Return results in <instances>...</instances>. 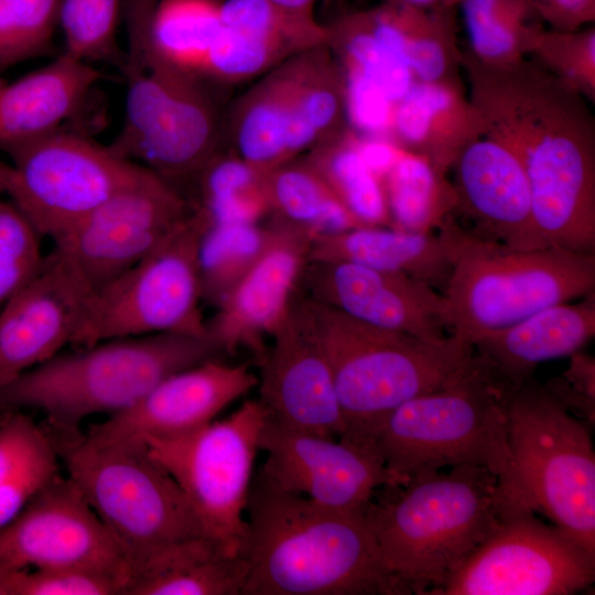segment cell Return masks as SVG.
Listing matches in <instances>:
<instances>
[{
	"label": "cell",
	"instance_id": "obj_1",
	"mask_svg": "<svg viewBox=\"0 0 595 595\" xmlns=\"http://www.w3.org/2000/svg\"><path fill=\"white\" fill-rule=\"evenodd\" d=\"M469 99L486 137L523 166L538 224L567 226L595 209V117L589 101L530 57L489 64L463 50Z\"/></svg>",
	"mask_w": 595,
	"mask_h": 595
},
{
	"label": "cell",
	"instance_id": "obj_2",
	"mask_svg": "<svg viewBox=\"0 0 595 595\" xmlns=\"http://www.w3.org/2000/svg\"><path fill=\"white\" fill-rule=\"evenodd\" d=\"M240 595H409L386 565L364 512L318 505L259 468L246 507Z\"/></svg>",
	"mask_w": 595,
	"mask_h": 595
},
{
	"label": "cell",
	"instance_id": "obj_3",
	"mask_svg": "<svg viewBox=\"0 0 595 595\" xmlns=\"http://www.w3.org/2000/svg\"><path fill=\"white\" fill-rule=\"evenodd\" d=\"M507 500L497 475L459 465L380 487L364 516L391 573L425 595L497 529Z\"/></svg>",
	"mask_w": 595,
	"mask_h": 595
},
{
	"label": "cell",
	"instance_id": "obj_4",
	"mask_svg": "<svg viewBox=\"0 0 595 595\" xmlns=\"http://www.w3.org/2000/svg\"><path fill=\"white\" fill-rule=\"evenodd\" d=\"M294 306L328 361L345 424L339 440L371 452L397 408L442 387L474 351L472 343L453 334L425 340L364 323L307 296L295 298Z\"/></svg>",
	"mask_w": 595,
	"mask_h": 595
},
{
	"label": "cell",
	"instance_id": "obj_5",
	"mask_svg": "<svg viewBox=\"0 0 595 595\" xmlns=\"http://www.w3.org/2000/svg\"><path fill=\"white\" fill-rule=\"evenodd\" d=\"M515 389L474 350L442 387L397 408L374 442L392 485L459 465L504 477L510 463L507 404Z\"/></svg>",
	"mask_w": 595,
	"mask_h": 595
},
{
	"label": "cell",
	"instance_id": "obj_6",
	"mask_svg": "<svg viewBox=\"0 0 595 595\" xmlns=\"http://www.w3.org/2000/svg\"><path fill=\"white\" fill-rule=\"evenodd\" d=\"M57 354L0 388V411L32 408L65 428L120 412L167 376L223 354L206 336L118 337Z\"/></svg>",
	"mask_w": 595,
	"mask_h": 595
},
{
	"label": "cell",
	"instance_id": "obj_7",
	"mask_svg": "<svg viewBox=\"0 0 595 595\" xmlns=\"http://www.w3.org/2000/svg\"><path fill=\"white\" fill-rule=\"evenodd\" d=\"M42 425L67 477L122 550L129 574L160 547L205 536L182 489L145 445L98 443L79 428Z\"/></svg>",
	"mask_w": 595,
	"mask_h": 595
},
{
	"label": "cell",
	"instance_id": "obj_8",
	"mask_svg": "<svg viewBox=\"0 0 595 595\" xmlns=\"http://www.w3.org/2000/svg\"><path fill=\"white\" fill-rule=\"evenodd\" d=\"M510 463L499 484L595 555V452L588 425L533 376L507 404Z\"/></svg>",
	"mask_w": 595,
	"mask_h": 595
},
{
	"label": "cell",
	"instance_id": "obj_9",
	"mask_svg": "<svg viewBox=\"0 0 595 595\" xmlns=\"http://www.w3.org/2000/svg\"><path fill=\"white\" fill-rule=\"evenodd\" d=\"M595 253L515 249L465 227L443 291L448 334L474 343L531 314L594 293Z\"/></svg>",
	"mask_w": 595,
	"mask_h": 595
},
{
	"label": "cell",
	"instance_id": "obj_10",
	"mask_svg": "<svg viewBox=\"0 0 595 595\" xmlns=\"http://www.w3.org/2000/svg\"><path fill=\"white\" fill-rule=\"evenodd\" d=\"M206 225L192 209L143 259L93 291L72 345L162 333L206 336L197 261Z\"/></svg>",
	"mask_w": 595,
	"mask_h": 595
},
{
	"label": "cell",
	"instance_id": "obj_11",
	"mask_svg": "<svg viewBox=\"0 0 595 595\" xmlns=\"http://www.w3.org/2000/svg\"><path fill=\"white\" fill-rule=\"evenodd\" d=\"M125 118L107 145L176 186L183 194L221 152L223 121L208 82L126 65Z\"/></svg>",
	"mask_w": 595,
	"mask_h": 595
},
{
	"label": "cell",
	"instance_id": "obj_12",
	"mask_svg": "<svg viewBox=\"0 0 595 595\" xmlns=\"http://www.w3.org/2000/svg\"><path fill=\"white\" fill-rule=\"evenodd\" d=\"M267 418L261 401L249 399L226 419L145 442L182 489L205 536L231 555H242L246 507Z\"/></svg>",
	"mask_w": 595,
	"mask_h": 595
},
{
	"label": "cell",
	"instance_id": "obj_13",
	"mask_svg": "<svg viewBox=\"0 0 595 595\" xmlns=\"http://www.w3.org/2000/svg\"><path fill=\"white\" fill-rule=\"evenodd\" d=\"M1 182L41 237L55 240L149 169L84 134L61 130L1 148Z\"/></svg>",
	"mask_w": 595,
	"mask_h": 595
},
{
	"label": "cell",
	"instance_id": "obj_14",
	"mask_svg": "<svg viewBox=\"0 0 595 595\" xmlns=\"http://www.w3.org/2000/svg\"><path fill=\"white\" fill-rule=\"evenodd\" d=\"M594 580V554L508 495L497 529L425 595H569Z\"/></svg>",
	"mask_w": 595,
	"mask_h": 595
},
{
	"label": "cell",
	"instance_id": "obj_15",
	"mask_svg": "<svg viewBox=\"0 0 595 595\" xmlns=\"http://www.w3.org/2000/svg\"><path fill=\"white\" fill-rule=\"evenodd\" d=\"M191 212L186 196L149 170L53 240V248L95 291L143 259Z\"/></svg>",
	"mask_w": 595,
	"mask_h": 595
},
{
	"label": "cell",
	"instance_id": "obj_16",
	"mask_svg": "<svg viewBox=\"0 0 595 595\" xmlns=\"http://www.w3.org/2000/svg\"><path fill=\"white\" fill-rule=\"evenodd\" d=\"M66 565L112 570L129 578L119 544L79 488L60 474L0 530V580L15 571Z\"/></svg>",
	"mask_w": 595,
	"mask_h": 595
},
{
	"label": "cell",
	"instance_id": "obj_17",
	"mask_svg": "<svg viewBox=\"0 0 595 595\" xmlns=\"http://www.w3.org/2000/svg\"><path fill=\"white\" fill-rule=\"evenodd\" d=\"M260 450V467L280 488L318 505L364 512L374 494L392 485L375 452L338 439L303 432L267 418Z\"/></svg>",
	"mask_w": 595,
	"mask_h": 595
},
{
	"label": "cell",
	"instance_id": "obj_18",
	"mask_svg": "<svg viewBox=\"0 0 595 595\" xmlns=\"http://www.w3.org/2000/svg\"><path fill=\"white\" fill-rule=\"evenodd\" d=\"M266 248L206 322L207 336L221 353L251 350L261 360L266 340L284 323L310 261L313 237L277 220L269 226Z\"/></svg>",
	"mask_w": 595,
	"mask_h": 595
},
{
	"label": "cell",
	"instance_id": "obj_19",
	"mask_svg": "<svg viewBox=\"0 0 595 595\" xmlns=\"http://www.w3.org/2000/svg\"><path fill=\"white\" fill-rule=\"evenodd\" d=\"M93 290L57 249L0 309V388L72 344Z\"/></svg>",
	"mask_w": 595,
	"mask_h": 595
},
{
	"label": "cell",
	"instance_id": "obj_20",
	"mask_svg": "<svg viewBox=\"0 0 595 595\" xmlns=\"http://www.w3.org/2000/svg\"><path fill=\"white\" fill-rule=\"evenodd\" d=\"M258 381L248 365L210 359L167 376L132 405L85 433L98 443L139 445L149 439L185 434L214 421Z\"/></svg>",
	"mask_w": 595,
	"mask_h": 595
},
{
	"label": "cell",
	"instance_id": "obj_21",
	"mask_svg": "<svg viewBox=\"0 0 595 595\" xmlns=\"http://www.w3.org/2000/svg\"><path fill=\"white\" fill-rule=\"evenodd\" d=\"M306 296L364 323L437 342L448 336L443 294L413 277L351 262L311 260Z\"/></svg>",
	"mask_w": 595,
	"mask_h": 595
},
{
	"label": "cell",
	"instance_id": "obj_22",
	"mask_svg": "<svg viewBox=\"0 0 595 595\" xmlns=\"http://www.w3.org/2000/svg\"><path fill=\"white\" fill-rule=\"evenodd\" d=\"M260 364L258 399L269 418L324 437L339 440L344 435L328 361L294 302Z\"/></svg>",
	"mask_w": 595,
	"mask_h": 595
},
{
	"label": "cell",
	"instance_id": "obj_23",
	"mask_svg": "<svg viewBox=\"0 0 595 595\" xmlns=\"http://www.w3.org/2000/svg\"><path fill=\"white\" fill-rule=\"evenodd\" d=\"M454 215L470 223L472 235L515 249L545 248L536 229L529 181L517 156L484 137L454 162Z\"/></svg>",
	"mask_w": 595,
	"mask_h": 595
},
{
	"label": "cell",
	"instance_id": "obj_24",
	"mask_svg": "<svg viewBox=\"0 0 595 595\" xmlns=\"http://www.w3.org/2000/svg\"><path fill=\"white\" fill-rule=\"evenodd\" d=\"M463 227L450 218L435 232H410L386 226H365L312 240L310 261L351 262L403 273L442 293L447 283Z\"/></svg>",
	"mask_w": 595,
	"mask_h": 595
},
{
	"label": "cell",
	"instance_id": "obj_25",
	"mask_svg": "<svg viewBox=\"0 0 595 595\" xmlns=\"http://www.w3.org/2000/svg\"><path fill=\"white\" fill-rule=\"evenodd\" d=\"M487 131L488 125L466 96L465 86L414 80L393 106L391 138L444 174Z\"/></svg>",
	"mask_w": 595,
	"mask_h": 595
},
{
	"label": "cell",
	"instance_id": "obj_26",
	"mask_svg": "<svg viewBox=\"0 0 595 595\" xmlns=\"http://www.w3.org/2000/svg\"><path fill=\"white\" fill-rule=\"evenodd\" d=\"M102 73L63 52L44 67L0 84V149L61 131Z\"/></svg>",
	"mask_w": 595,
	"mask_h": 595
},
{
	"label": "cell",
	"instance_id": "obj_27",
	"mask_svg": "<svg viewBox=\"0 0 595 595\" xmlns=\"http://www.w3.org/2000/svg\"><path fill=\"white\" fill-rule=\"evenodd\" d=\"M544 307L506 328L473 343L474 350L493 364L516 388L544 361L571 356L595 335V299Z\"/></svg>",
	"mask_w": 595,
	"mask_h": 595
},
{
	"label": "cell",
	"instance_id": "obj_28",
	"mask_svg": "<svg viewBox=\"0 0 595 595\" xmlns=\"http://www.w3.org/2000/svg\"><path fill=\"white\" fill-rule=\"evenodd\" d=\"M223 0H160L150 19L126 24V63L205 80L208 53L221 31Z\"/></svg>",
	"mask_w": 595,
	"mask_h": 595
},
{
	"label": "cell",
	"instance_id": "obj_29",
	"mask_svg": "<svg viewBox=\"0 0 595 595\" xmlns=\"http://www.w3.org/2000/svg\"><path fill=\"white\" fill-rule=\"evenodd\" d=\"M366 13L374 34L415 82L464 86L457 8L425 10L381 2Z\"/></svg>",
	"mask_w": 595,
	"mask_h": 595
},
{
	"label": "cell",
	"instance_id": "obj_30",
	"mask_svg": "<svg viewBox=\"0 0 595 595\" xmlns=\"http://www.w3.org/2000/svg\"><path fill=\"white\" fill-rule=\"evenodd\" d=\"M248 565L206 536L151 552L130 574L123 595H240Z\"/></svg>",
	"mask_w": 595,
	"mask_h": 595
},
{
	"label": "cell",
	"instance_id": "obj_31",
	"mask_svg": "<svg viewBox=\"0 0 595 595\" xmlns=\"http://www.w3.org/2000/svg\"><path fill=\"white\" fill-rule=\"evenodd\" d=\"M286 148L290 160L348 127L342 67L327 45L289 58Z\"/></svg>",
	"mask_w": 595,
	"mask_h": 595
},
{
	"label": "cell",
	"instance_id": "obj_32",
	"mask_svg": "<svg viewBox=\"0 0 595 595\" xmlns=\"http://www.w3.org/2000/svg\"><path fill=\"white\" fill-rule=\"evenodd\" d=\"M289 99L286 60L262 75L232 107L227 122L232 153L264 173L290 162L286 148Z\"/></svg>",
	"mask_w": 595,
	"mask_h": 595
},
{
	"label": "cell",
	"instance_id": "obj_33",
	"mask_svg": "<svg viewBox=\"0 0 595 595\" xmlns=\"http://www.w3.org/2000/svg\"><path fill=\"white\" fill-rule=\"evenodd\" d=\"M60 457L42 424L21 410L0 421V530L52 479Z\"/></svg>",
	"mask_w": 595,
	"mask_h": 595
},
{
	"label": "cell",
	"instance_id": "obj_34",
	"mask_svg": "<svg viewBox=\"0 0 595 595\" xmlns=\"http://www.w3.org/2000/svg\"><path fill=\"white\" fill-rule=\"evenodd\" d=\"M267 174L235 153H218L185 191L207 225L259 224L270 213Z\"/></svg>",
	"mask_w": 595,
	"mask_h": 595
},
{
	"label": "cell",
	"instance_id": "obj_35",
	"mask_svg": "<svg viewBox=\"0 0 595 595\" xmlns=\"http://www.w3.org/2000/svg\"><path fill=\"white\" fill-rule=\"evenodd\" d=\"M382 184L392 228L435 232L454 217L457 199L452 181L418 154L403 149Z\"/></svg>",
	"mask_w": 595,
	"mask_h": 595
},
{
	"label": "cell",
	"instance_id": "obj_36",
	"mask_svg": "<svg viewBox=\"0 0 595 595\" xmlns=\"http://www.w3.org/2000/svg\"><path fill=\"white\" fill-rule=\"evenodd\" d=\"M270 213L313 239L363 226L304 161H290L267 174Z\"/></svg>",
	"mask_w": 595,
	"mask_h": 595
},
{
	"label": "cell",
	"instance_id": "obj_37",
	"mask_svg": "<svg viewBox=\"0 0 595 595\" xmlns=\"http://www.w3.org/2000/svg\"><path fill=\"white\" fill-rule=\"evenodd\" d=\"M305 160L363 226L390 227L382 180L361 158L353 130L318 143Z\"/></svg>",
	"mask_w": 595,
	"mask_h": 595
},
{
	"label": "cell",
	"instance_id": "obj_38",
	"mask_svg": "<svg viewBox=\"0 0 595 595\" xmlns=\"http://www.w3.org/2000/svg\"><path fill=\"white\" fill-rule=\"evenodd\" d=\"M466 48L475 58L505 64L528 57L536 33L542 28L529 0H462Z\"/></svg>",
	"mask_w": 595,
	"mask_h": 595
},
{
	"label": "cell",
	"instance_id": "obj_39",
	"mask_svg": "<svg viewBox=\"0 0 595 595\" xmlns=\"http://www.w3.org/2000/svg\"><path fill=\"white\" fill-rule=\"evenodd\" d=\"M325 25L327 46L343 69L363 75L393 102L412 86L410 69L374 34L365 10L343 13Z\"/></svg>",
	"mask_w": 595,
	"mask_h": 595
},
{
	"label": "cell",
	"instance_id": "obj_40",
	"mask_svg": "<svg viewBox=\"0 0 595 595\" xmlns=\"http://www.w3.org/2000/svg\"><path fill=\"white\" fill-rule=\"evenodd\" d=\"M270 227L259 224L206 225L197 247L203 300L216 306L267 246Z\"/></svg>",
	"mask_w": 595,
	"mask_h": 595
},
{
	"label": "cell",
	"instance_id": "obj_41",
	"mask_svg": "<svg viewBox=\"0 0 595 595\" xmlns=\"http://www.w3.org/2000/svg\"><path fill=\"white\" fill-rule=\"evenodd\" d=\"M122 0H62L60 25L65 52L85 62H104L121 73L126 52L117 43Z\"/></svg>",
	"mask_w": 595,
	"mask_h": 595
},
{
	"label": "cell",
	"instance_id": "obj_42",
	"mask_svg": "<svg viewBox=\"0 0 595 595\" xmlns=\"http://www.w3.org/2000/svg\"><path fill=\"white\" fill-rule=\"evenodd\" d=\"M224 25L288 46L296 54L327 45L328 33L315 15L296 13L268 0H223Z\"/></svg>",
	"mask_w": 595,
	"mask_h": 595
},
{
	"label": "cell",
	"instance_id": "obj_43",
	"mask_svg": "<svg viewBox=\"0 0 595 595\" xmlns=\"http://www.w3.org/2000/svg\"><path fill=\"white\" fill-rule=\"evenodd\" d=\"M62 0H0V74L51 54Z\"/></svg>",
	"mask_w": 595,
	"mask_h": 595
},
{
	"label": "cell",
	"instance_id": "obj_44",
	"mask_svg": "<svg viewBox=\"0 0 595 595\" xmlns=\"http://www.w3.org/2000/svg\"><path fill=\"white\" fill-rule=\"evenodd\" d=\"M294 55L285 45L224 25L208 53L203 77L210 84H238L264 75Z\"/></svg>",
	"mask_w": 595,
	"mask_h": 595
},
{
	"label": "cell",
	"instance_id": "obj_45",
	"mask_svg": "<svg viewBox=\"0 0 595 595\" xmlns=\"http://www.w3.org/2000/svg\"><path fill=\"white\" fill-rule=\"evenodd\" d=\"M562 83L595 101V28L539 29L529 55Z\"/></svg>",
	"mask_w": 595,
	"mask_h": 595
},
{
	"label": "cell",
	"instance_id": "obj_46",
	"mask_svg": "<svg viewBox=\"0 0 595 595\" xmlns=\"http://www.w3.org/2000/svg\"><path fill=\"white\" fill-rule=\"evenodd\" d=\"M126 574L93 566L21 570L0 580L2 595H123Z\"/></svg>",
	"mask_w": 595,
	"mask_h": 595
},
{
	"label": "cell",
	"instance_id": "obj_47",
	"mask_svg": "<svg viewBox=\"0 0 595 595\" xmlns=\"http://www.w3.org/2000/svg\"><path fill=\"white\" fill-rule=\"evenodd\" d=\"M2 161L0 160V170ZM0 175V195L3 194ZM41 235L12 202L0 198V306L39 270Z\"/></svg>",
	"mask_w": 595,
	"mask_h": 595
},
{
	"label": "cell",
	"instance_id": "obj_48",
	"mask_svg": "<svg viewBox=\"0 0 595 595\" xmlns=\"http://www.w3.org/2000/svg\"><path fill=\"white\" fill-rule=\"evenodd\" d=\"M347 125L358 136L391 137L394 102L363 75L343 69Z\"/></svg>",
	"mask_w": 595,
	"mask_h": 595
},
{
	"label": "cell",
	"instance_id": "obj_49",
	"mask_svg": "<svg viewBox=\"0 0 595 595\" xmlns=\"http://www.w3.org/2000/svg\"><path fill=\"white\" fill-rule=\"evenodd\" d=\"M571 414L588 426L595 422V359L580 350L571 355L565 371L543 385Z\"/></svg>",
	"mask_w": 595,
	"mask_h": 595
},
{
	"label": "cell",
	"instance_id": "obj_50",
	"mask_svg": "<svg viewBox=\"0 0 595 595\" xmlns=\"http://www.w3.org/2000/svg\"><path fill=\"white\" fill-rule=\"evenodd\" d=\"M550 29L573 31L595 21V0H529Z\"/></svg>",
	"mask_w": 595,
	"mask_h": 595
},
{
	"label": "cell",
	"instance_id": "obj_51",
	"mask_svg": "<svg viewBox=\"0 0 595 595\" xmlns=\"http://www.w3.org/2000/svg\"><path fill=\"white\" fill-rule=\"evenodd\" d=\"M381 2L407 6L418 9H451L458 8L462 0H380Z\"/></svg>",
	"mask_w": 595,
	"mask_h": 595
},
{
	"label": "cell",
	"instance_id": "obj_52",
	"mask_svg": "<svg viewBox=\"0 0 595 595\" xmlns=\"http://www.w3.org/2000/svg\"><path fill=\"white\" fill-rule=\"evenodd\" d=\"M286 10L306 14L315 15L314 8L320 0H268Z\"/></svg>",
	"mask_w": 595,
	"mask_h": 595
},
{
	"label": "cell",
	"instance_id": "obj_53",
	"mask_svg": "<svg viewBox=\"0 0 595 595\" xmlns=\"http://www.w3.org/2000/svg\"><path fill=\"white\" fill-rule=\"evenodd\" d=\"M6 411H0V421L2 420Z\"/></svg>",
	"mask_w": 595,
	"mask_h": 595
},
{
	"label": "cell",
	"instance_id": "obj_54",
	"mask_svg": "<svg viewBox=\"0 0 595 595\" xmlns=\"http://www.w3.org/2000/svg\"><path fill=\"white\" fill-rule=\"evenodd\" d=\"M3 82H4V79L0 76V84L3 83Z\"/></svg>",
	"mask_w": 595,
	"mask_h": 595
}]
</instances>
